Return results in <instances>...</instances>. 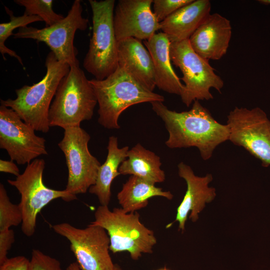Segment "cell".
<instances>
[{
  "label": "cell",
  "instance_id": "1",
  "mask_svg": "<svg viewBox=\"0 0 270 270\" xmlns=\"http://www.w3.org/2000/svg\"><path fill=\"white\" fill-rule=\"evenodd\" d=\"M150 104L164 123L169 134L165 144L170 148L196 147L202 158L206 160L218 145L228 140V125L217 122L198 100L193 102L190 110L182 112L168 109L162 102Z\"/></svg>",
  "mask_w": 270,
  "mask_h": 270
},
{
  "label": "cell",
  "instance_id": "2",
  "mask_svg": "<svg viewBox=\"0 0 270 270\" xmlns=\"http://www.w3.org/2000/svg\"><path fill=\"white\" fill-rule=\"evenodd\" d=\"M45 65L46 72L40 82L16 89L14 99L0 100L1 105L13 110L36 131L44 133L50 128L48 113L52 100L61 80L70 70L68 64L59 61L51 51Z\"/></svg>",
  "mask_w": 270,
  "mask_h": 270
},
{
  "label": "cell",
  "instance_id": "3",
  "mask_svg": "<svg viewBox=\"0 0 270 270\" xmlns=\"http://www.w3.org/2000/svg\"><path fill=\"white\" fill-rule=\"evenodd\" d=\"M98 103V122L104 128L118 129L121 114L134 104L164 101V97L138 83L121 66L102 80H90Z\"/></svg>",
  "mask_w": 270,
  "mask_h": 270
},
{
  "label": "cell",
  "instance_id": "4",
  "mask_svg": "<svg viewBox=\"0 0 270 270\" xmlns=\"http://www.w3.org/2000/svg\"><path fill=\"white\" fill-rule=\"evenodd\" d=\"M97 99L84 72L80 66L70 67L61 80L48 113L50 127L64 130L80 126L84 120L92 119Z\"/></svg>",
  "mask_w": 270,
  "mask_h": 270
},
{
  "label": "cell",
  "instance_id": "5",
  "mask_svg": "<svg viewBox=\"0 0 270 270\" xmlns=\"http://www.w3.org/2000/svg\"><path fill=\"white\" fill-rule=\"evenodd\" d=\"M91 223L100 226L107 232L112 253L128 252L131 258L138 260L142 254H151L156 244L154 232L140 220L136 212H126L122 208L110 210L108 206H98Z\"/></svg>",
  "mask_w": 270,
  "mask_h": 270
},
{
  "label": "cell",
  "instance_id": "6",
  "mask_svg": "<svg viewBox=\"0 0 270 270\" xmlns=\"http://www.w3.org/2000/svg\"><path fill=\"white\" fill-rule=\"evenodd\" d=\"M92 34L83 66L95 79L102 80L118 66V40L114 28V0H89Z\"/></svg>",
  "mask_w": 270,
  "mask_h": 270
},
{
  "label": "cell",
  "instance_id": "7",
  "mask_svg": "<svg viewBox=\"0 0 270 270\" xmlns=\"http://www.w3.org/2000/svg\"><path fill=\"white\" fill-rule=\"evenodd\" d=\"M171 61L182 72L180 79L184 83L180 95L182 102L189 106L196 100L213 98L211 88L218 92L224 86V80L215 72L209 60L200 56L191 47L188 40L171 42Z\"/></svg>",
  "mask_w": 270,
  "mask_h": 270
},
{
  "label": "cell",
  "instance_id": "8",
  "mask_svg": "<svg viewBox=\"0 0 270 270\" xmlns=\"http://www.w3.org/2000/svg\"><path fill=\"white\" fill-rule=\"evenodd\" d=\"M44 159L36 158L28 164L24 170L14 180H8L20 194L19 206L22 214L21 230L26 236L35 232L38 214L46 205L57 198L70 202L77 198L76 195L66 190H56L47 187L43 182L45 168Z\"/></svg>",
  "mask_w": 270,
  "mask_h": 270
},
{
  "label": "cell",
  "instance_id": "9",
  "mask_svg": "<svg viewBox=\"0 0 270 270\" xmlns=\"http://www.w3.org/2000/svg\"><path fill=\"white\" fill-rule=\"evenodd\" d=\"M81 0H75L67 16L54 24L39 29L32 26L18 28L14 38H30L44 42L60 62L70 67L79 66L78 50L74 44L76 32L85 30L88 20L82 16Z\"/></svg>",
  "mask_w": 270,
  "mask_h": 270
},
{
  "label": "cell",
  "instance_id": "10",
  "mask_svg": "<svg viewBox=\"0 0 270 270\" xmlns=\"http://www.w3.org/2000/svg\"><path fill=\"white\" fill-rule=\"evenodd\" d=\"M64 130L58 146L64 155L68 168L65 190L74 195L84 194L94 184L101 164L88 150L90 136L84 129L78 126Z\"/></svg>",
  "mask_w": 270,
  "mask_h": 270
},
{
  "label": "cell",
  "instance_id": "11",
  "mask_svg": "<svg viewBox=\"0 0 270 270\" xmlns=\"http://www.w3.org/2000/svg\"><path fill=\"white\" fill-rule=\"evenodd\" d=\"M226 124L229 140L260 160L263 166H270V120L264 111L259 107H235Z\"/></svg>",
  "mask_w": 270,
  "mask_h": 270
},
{
  "label": "cell",
  "instance_id": "12",
  "mask_svg": "<svg viewBox=\"0 0 270 270\" xmlns=\"http://www.w3.org/2000/svg\"><path fill=\"white\" fill-rule=\"evenodd\" d=\"M52 228L70 242V250L81 270H114L109 253L110 238L103 228L90 223L80 228L62 222Z\"/></svg>",
  "mask_w": 270,
  "mask_h": 270
},
{
  "label": "cell",
  "instance_id": "13",
  "mask_svg": "<svg viewBox=\"0 0 270 270\" xmlns=\"http://www.w3.org/2000/svg\"><path fill=\"white\" fill-rule=\"evenodd\" d=\"M35 131L13 110L0 106V148L6 150L11 160L28 164L48 154L46 140L36 136Z\"/></svg>",
  "mask_w": 270,
  "mask_h": 270
},
{
  "label": "cell",
  "instance_id": "14",
  "mask_svg": "<svg viewBox=\"0 0 270 270\" xmlns=\"http://www.w3.org/2000/svg\"><path fill=\"white\" fill-rule=\"evenodd\" d=\"M152 0H119L114 8L113 24L118 41L133 38L147 40L160 30L151 9Z\"/></svg>",
  "mask_w": 270,
  "mask_h": 270
},
{
  "label": "cell",
  "instance_id": "15",
  "mask_svg": "<svg viewBox=\"0 0 270 270\" xmlns=\"http://www.w3.org/2000/svg\"><path fill=\"white\" fill-rule=\"evenodd\" d=\"M178 176L186 183L187 189L184 197L177 208L176 218L174 222L166 226L169 228L174 222H178V230H184L185 224L188 216L195 222L198 218V214L205 207L206 203L211 202L216 197V189L208 186L212 180L211 174L203 177L194 174L192 168L183 162L178 166Z\"/></svg>",
  "mask_w": 270,
  "mask_h": 270
},
{
  "label": "cell",
  "instance_id": "16",
  "mask_svg": "<svg viewBox=\"0 0 270 270\" xmlns=\"http://www.w3.org/2000/svg\"><path fill=\"white\" fill-rule=\"evenodd\" d=\"M232 35L229 20L210 14L188 39L193 50L206 60H219L227 52Z\"/></svg>",
  "mask_w": 270,
  "mask_h": 270
},
{
  "label": "cell",
  "instance_id": "17",
  "mask_svg": "<svg viewBox=\"0 0 270 270\" xmlns=\"http://www.w3.org/2000/svg\"><path fill=\"white\" fill-rule=\"evenodd\" d=\"M118 65L147 90L156 86L154 64L142 40L130 38L118 42Z\"/></svg>",
  "mask_w": 270,
  "mask_h": 270
},
{
  "label": "cell",
  "instance_id": "18",
  "mask_svg": "<svg viewBox=\"0 0 270 270\" xmlns=\"http://www.w3.org/2000/svg\"><path fill=\"white\" fill-rule=\"evenodd\" d=\"M208 0H194L160 22V30L170 43L188 40L210 14Z\"/></svg>",
  "mask_w": 270,
  "mask_h": 270
},
{
  "label": "cell",
  "instance_id": "19",
  "mask_svg": "<svg viewBox=\"0 0 270 270\" xmlns=\"http://www.w3.org/2000/svg\"><path fill=\"white\" fill-rule=\"evenodd\" d=\"M144 44L152 58L156 86L169 94L180 96L184 84L172 66L170 42L167 36L162 32L156 34Z\"/></svg>",
  "mask_w": 270,
  "mask_h": 270
},
{
  "label": "cell",
  "instance_id": "20",
  "mask_svg": "<svg viewBox=\"0 0 270 270\" xmlns=\"http://www.w3.org/2000/svg\"><path fill=\"white\" fill-rule=\"evenodd\" d=\"M107 150L106 160L100 167L96 182L90 188L88 192L97 196L100 205L108 206L112 196V182L120 174L119 168L127 158L129 147L120 148L117 137L111 136L108 139Z\"/></svg>",
  "mask_w": 270,
  "mask_h": 270
},
{
  "label": "cell",
  "instance_id": "21",
  "mask_svg": "<svg viewBox=\"0 0 270 270\" xmlns=\"http://www.w3.org/2000/svg\"><path fill=\"white\" fill-rule=\"evenodd\" d=\"M161 165L158 155L138 143L128 150L127 158L120 165L118 171L120 174L136 176L155 184L165 180Z\"/></svg>",
  "mask_w": 270,
  "mask_h": 270
},
{
  "label": "cell",
  "instance_id": "22",
  "mask_svg": "<svg viewBox=\"0 0 270 270\" xmlns=\"http://www.w3.org/2000/svg\"><path fill=\"white\" fill-rule=\"evenodd\" d=\"M154 196L170 200L173 194L170 191H164L155 184L134 176L129 177L117 194L118 203L126 212H135L145 208L148 200Z\"/></svg>",
  "mask_w": 270,
  "mask_h": 270
},
{
  "label": "cell",
  "instance_id": "23",
  "mask_svg": "<svg viewBox=\"0 0 270 270\" xmlns=\"http://www.w3.org/2000/svg\"><path fill=\"white\" fill-rule=\"evenodd\" d=\"M4 8L6 13L10 16V21L0 24V52L4 60H6L4 54H8L16 58L23 66L22 58L14 51L8 48L5 45V42L10 36L13 35L12 31L14 29L25 27L28 24L43 20L38 16H30L26 14L22 16H14L11 10L6 6Z\"/></svg>",
  "mask_w": 270,
  "mask_h": 270
},
{
  "label": "cell",
  "instance_id": "24",
  "mask_svg": "<svg viewBox=\"0 0 270 270\" xmlns=\"http://www.w3.org/2000/svg\"><path fill=\"white\" fill-rule=\"evenodd\" d=\"M14 2L24 8V14L40 16L46 26H51L64 18L54 12L52 0H14Z\"/></svg>",
  "mask_w": 270,
  "mask_h": 270
},
{
  "label": "cell",
  "instance_id": "25",
  "mask_svg": "<svg viewBox=\"0 0 270 270\" xmlns=\"http://www.w3.org/2000/svg\"><path fill=\"white\" fill-rule=\"evenodd\" d=\"M22 214L19 204L12 203L4 184H0V231L22 224Z\"/></svg>",
  "mask_w": 270,
  "mask_h": 270
},
{
  "label": "cell",
  "instance_id": "26",
  "mask_svg": "<svg viewBox=\"0 0 270 270\" xmlns=\"http://www.w3.org/2000/svg\"><path fill=\"white\" fill-rule=\"evenodd\" d=\"M194 0H154L153 13L161 22L179 8L190 4Z\"/></svg>",
  "mask_w": 270,
  "mask_h": 270
},
{
  "label": "cell",
  "instance_id": "27",
  "mask_svg": "<svg viewBox=\"0 0 270 270\" xmlns=\"http://www.w3.org/2000/svg\"><path fill=\"white\" fill-rule=\"evenodd\" d=\"M28 270H63L58 260L44 254L39 250L34 249L32 252Z\"/></svg>",
  "mask_w": 270,
  "mask_h": 270
},
{
  "label": "cell",
  "instance_id": "28",
  "mask_svg": "<svg viewBox=\"0 0 270 270\" xmlns=\"http://www.w3.org/2000/svg\"><path fill=\"white\" fill-rule=\"evenodd\" d=\"M15 240L14 232L10 228L0 231V265L8 258V250Z\"/></svg>",
  "mask_w": 270,
  "mask_h": 270
},
{
  "label": "cell",
  "instance_id": "29",
  "mask_svg": "<svg viewBox=\"0 0 270 270\" xmlns=\"http://www.w3.org/2000/svg\"><path fill=\"white\" fill-rule=\"evenodd\" d=\"M30 260L23 256H18L8 260L0 265V270H28Z\"/></svg>",
  "mask_w": 270,
  "mask_h": 270
},
{
  "label": "cell",
  "instance_id": "30",
  "mask_svg": "<svg viewBox=\"0 0 270 270\" xmlns=\"http://www.w3.org/2000/svg\"><path fill=\"white\" fill-rule=\"evenodd\" d=\"M0 172L9 173L16 176L20 174L18 168L12 160H0Z\"/></svg>",
  "mask_w": 270,
  "mask_h": 270
},
{
  "label": "cell",
  "instance_id": "31",
  "mask_svg": "<svg viewBox=\"0 0 270 270\" xmlns=\"http://www.w3.org/2000/svg\"><path fill=\"white\" fill-rule=\"evenodd\" d=\"M66 270H81L77 262H74L70 264Z\"/></svg>",
  "mask_w": 270,
  "mask_h": 270
},
{
  "label": "cell",
  "instance_id": "32",
  "mask_svg": "<svg viewBox=\"0 0 270 270\" xmlns=\"http://www.w3.org/2000/svg\"><path fill=\"white\" fill-rule=\"evenodd\" d=\"M258 2L260 3L264 4H266V5L270 4V0H258Z\"/></svg>",
  "mask_w": 270,
  "mask_h": 270
},
{
  "label": "cell",
  "instance_id": "33",
  "mask_svg": "<svg viewBox=\"0 0 270 270\" xmlns=\"http://www.w3.org/2000/svg\"><path fill=\"white\" fill-rule=\"evenodd\" d=\"M114 270H122L119 265L118 264H114Z\"/></svg>",
  "mask_w": 270,
  "mask_h": 270
},
{
  "label": "cell",
  "instance_id": "34",
  "mask_svg": "<svg viewBox=\"0 0 270 270\" xmlns=\"http://www.w3.org/2000/svg\"><path fill=\"white\" fill-rule=\"evenodd\" d=\"M158 270H168L166 268H160V269Z\"/></svg>",
  "mask_w": 270,
  "mask_h": 270
}]
</instances>
